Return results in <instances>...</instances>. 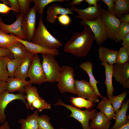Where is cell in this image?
<instances>
[{"mask_svg":"<svg viewBox=\"0 0 129 129\" xmlns=\"http://www.w3.org/2000/svg\"><path fill=\"white\" fill-rule=\"evenodd\" d=\"M82 31L74 33L64 45V51L79 57H86L95 40L94 34L89 27L84 26Z\"/></svg>","mask_w":129,"mask_h":129,"instance_id":"6da1fadb","label":"cell"},{"mask_svg":"<svg viewBox=\"0 0 129 129\" xmlns=\"http://www.w3.org/2000/svg\"><path fill=\"white\" fill-rule=\"evenodd\" d=\"M31 42L49 49H57L62 46V43L54 37L47 29L43 22L42 15L39 18Z\"/></svg>","mask_w":129,"mask_h":129,"instance_id":"7a4b0ae2","label":"cell"},{"mask_svg":"<svg viewBox=\"0 0 129 129\" xmlns=\"http://www.w3.org/2000/svg\"><path fill=\"white\" fill-rule=\"evenodd\" d=\"M42 65L47 81L50 83L58 82L59 80L61 67L52 54H42Z\"/></svg>","mask_w":129,"mask_h":129,"instance_id":"3957f363","label":"cell"},{"mask_svg":"<svg viewBox=\"0 0 129 129\" xmlns=\"http://www.w3.org/2000/svg\"><path fill=\"white\" fill-rule=\"evenodd\" d=\"M54 105L61 106L67 108L71 112L69 117L73 118L80 123L83 129H91L89 124V121L90 119L91 120L95 116L97 112L96 110L86 109L83 110L74 106L66 104L60 99Z\"/></svg>","mask_w":129,"mask_h":129,"instance_id":"277c9868","label":"cell"},{"mask_svg":"<svg viewBox=\"0 0 129 129\" xmlns=\"http://www.w3.org/2000/svg\"><path fill=\"white\" fill-rule=\"evenodd\" d=\"M75 73L74 69L71 67L63 65L60 78L57 86L60 92L74 94Z\"/></svg>","mask_w":129,"mask_h":129,"instance_id":"5b68a950","label":"cell"},{"mask_svg":"<svg viewBox=\"0 0 129 129\" xmlns=\"http://www.w3.org/2000/svg\"><path fill=\"white\" fill-rule=\"evenodd\" d=\"M100 16L108 38L115 41L121 22L114 14L104 9H102Z\"/></svg>","mask_w":129,"mask_h":129,"instance_id":"8992f818","label":"cell"},{"mask_svg":"<svg viewBox=\"0 0 129 129\" xmlns=\"http://www.w3.org/2000/svg\"><path fill=\"white\" fill-rule=\"evenodd\" d=\"M27 76L32 84L40 85L47 82L38 54L34 55L33 57L28 71Z\"/></svg>","mask_w":129,"mask_h":129,"instance_id":"52a82bcc","label":"cell"},{"mask_svg":"<svg viewBox=\"0 0 129 129\" xmlns=\"http://www.w3.org/2000/svg\"><path fill=\"white\" fill-rule=\"evenodd\" d=\"M80 23L82 26L87 25L89 27L94 34L95 40L100 46L107 39L108 36L101 16L94 21L82 20Z\"/></svg>","mask_w":129,"mask_h":129,"instance_id":"ba28073f","label":"cell"},{"mask_svg":"<svg viewBox=\"0 0 129 129\" xmlns=\"http://www.w3.org/2000/svg\"><path fill=\"white\" fill-rule=\"evenodd\" d=\"M74 92V94L94 103L99 102V96L96 94L89 82L85 80L75 79Z\"/></svg>","mask_w":129,"mask_h":129,"instance_id":"9c48e42d","label":"cell"},{"mask_svg":"<svg viewBox=\"0 0 129 129\" xmlns=\"http://www.w3.org/2000/svg\"><path fill=\"white\" fill-rule=\"evenodd\" d=\"M36 12L33 7L23 15L21 22L22 32L27 40L31 41L36 29Z\"/></svg>","mask_w":129,"mask_h":129,"instance_id":"30bf717a","label":"cell"},{"mask_svg":"<svg viewBox=\"0 0 129 129\" xmlns=\"http://www.w3.org/2000/svg\"><path fill=\"white\" fill-rule=\"evenodd\" d=\"M16 100L22 101L26 106V95L24 93H20L15 94L6 91L0 95V123L2 124L6 121L5 111L7 106L11 102Z\"/></svg>","mask_w":129,"mask_h":129,"instance_id":"8fae6325","label":"cell"},{"mask_svg":"<svg viewBox=\"0 0 129 129\" xmlns=\"http://www.w3.org/2000/svg\"><path fill=\"white\" fill-rule=\"evenodd\" d=\"M101 5L98 3L97 7L94 6H88L82 9H78L75 6L71 7L70 9L77 13L75 17L81 19L82 20L92 21L96 20L100 16L102 9Z\"/></svg>","mask_w":129,"mask_h":129,"instance_id":"7c38bea8","label":"cell"},{"mask_svg":"<svg viewBox=\"0 0 129 129\" xmlns=\"http://www.w3.org/2000/svg\"><path fill=\"white\" fill-rule=\"evenodd\" d=\"M16 15V20L11 24L7 25L0 22V30L5 33L13 34L19 39L27 40L22 28L21 22L23 15L17 13Z\"/></svg>","mask_w":129,"mask_h":129,"instance_id":"4fadbf2b","label":"cell"},{"mask_svg":"<svg viewBox=\"0 0 129 129\" xmlns=\"http://www.w3.org/2000/svg\"><path fill=\"white\" fill-rule=\"evenodd\" d=\"M113 76L116 82L123 84L124 88L129 87V63H115L113 65Z\"/></svg>","mask_w":129,"mask_h":129,"instance_id":"5bb4252c","label":"cell"},{"mask_svg":"<svg viewBox=\"0 0 129 129\" xmlns=\"http://www.w3.org/2000/svg\"><path fill=\"white\" fill-rule=\"evenodd\" d=\"M47 14L46 21L53 24L59 16L64 14L73 15L74 13L69 8L64 7L61 5L54 4L48 8Z\"/></svg>","mask_w":129,"mask_h":129,"instance_id":"9a60e30c","label":"cell"},{"mask_svg":"<svg viewBox=\"0 0 129 129\" xmlns=\"http://www.w3.org/2000/svg\"><path fill=\"white\" fill-rule=\"evenodd\" d=\"M16 40L24 45L29 52L34 54L39 53L47 54L55 56L59 54V50L58 49H51L46 48L27 40L21 39L17 38Z\"/></svg>","mask_w":129,"mask_h":129,"instance_id":"2e32d148","label":"cell"},{"mask_svg":"<svg viewBox=\"0 0 129 129\" xmlns=\"http://www.w3.org/2000/svg\"><path fill=\"white\" fill-rule=\"evenodd\" d=\"M6 82L7 86L6 91L9 93L18 91L20 93H24L25 86L32 84L29 80L14 77H9Z\"/></svg>","mask_w":129,"mask_h":129,"instance_id":"e0dca14e","label":"cell"},{"mask_svg":"<svg viewBox=\"0 0 129 129\" xmlns=\"http://www.w3.org/2000/svg\"><path fill=\"white\" fill-rule=\"evenodd\" d=\"M98 53V59L102 62H106L111 65L116 63L118 53L117 51L100 46L99 47Z\"/></svg>","mask_w":129,"mask_h":129,"instance_id":"ac0fdd59","label":"cell"},{"mask_svg":"<svg viewBox=\"0 0 129 129\" xmlns=\"http://www.w3.org/2000/svg\"><path fill=\"white\" fill-rule=\"evenodd\" d=\"M34 55L29 53L16 70L14 75V77L26 80L28 77V71Z\"/></svg>","mask_w":129,"mask_h":129,"instance_id":"d6986e66","label":"cell"},{"mask_svg":"<svg viewBox=\"0 0 129 129\" xmlns=\"http://www.w3.org/2000/svg\"><path fill=\"white\" fill-rule=\"evenodd\" d=\"M129 100L128 99L121 105V108L115 113V122L112 128H116L120 127L129 120V115H126L129 108Z\"/></svg>","mask_w":129,"mask_h":129,"instance_id":"ffe728a7","label":"cell"},{"mask_svg":"<svg viewBox=\"0 0 129 129\" xmlns=\"http://www.w3.org/2000/svg\"><path fill=\"white\" fill-rule=\"evenodd\" d=\"M101 64L105 68V83L107 88V95L110 99L113 96V94L114 90L112 83L113 65H110L106 62H102Z\"/></svg>","mask_w":129,"mask_h":129,"instance_id":"44dd1931","label":"cell"},{"mask_svg":"<svg viewBox=\"0 0 129 129\" xmlns=\"http://www.w3.org/2000/svg\"><path fill=\"white\" fill-rule=\"evenodd\" d=\"M111 122L103 113L97 112L91 120L90 127L91 129H108Z\"/></svg>","mask_w":129,"mask_h":129,"instance_id":"7402d4cb","label":"cell"},{"mask_svg":"<svg viewBox=\"0 0 129 129\" xmlns=\"http://www.w3.org/2000/svg\"><path fill=\"white\" fill-rule=\"evenodd\" d=\"M80 67L86 72L89 77L90 83L96 94L102 99L103 97L100 94L97 86V84L100 83L96 81L93 74L92 63L89 61L81 63L80 64Z\"/></svg>","mask_w":129,"mask_h":129,"instance_id":"603a6c76","label":"cell"},{"mask_svg":"<svg viewBox=\"0 0 129 129\" xmlns=\"http://www.w3.org/2000/svg\"><path fill=\"white\" fill-rule=\"evenodd\" d=\"M97 107L109 120L115 119V113L108 97H103L102 100L98 103Z\"/></svg>","mask_w":129,"mask_h":129,"instance_id":"cb8c5ba5","label":"cell"},{"mask_svg":"<svg viewBox=\"0 0 129 129\" xmlns=\"http://www.w3.org/2000/svg\"><path fill=\"white\" fill-rule=\"evenodd\" d=\"M38 116V112L36 110L28 115L26 119H20L18 122L21 125V129H39L37 120Z\"/></svg>","mask_w":129,"mask_h":129,"instance_id":"d4e9b609","label":"cell"},{"mask_svg":"<svg viewBox=\"0 0 129 129\" xmlns=\"http://www.w3.org/2000/svg\"><path fill=\"white\" fill-rule=\"evenodd\" d=\"M24 93L26 94V99L27 100L26 106L28 110H33L32 106V102L36 99L40 97L38 90L35 86L31 85L26 86L24 87Z\"/></svg>","mask_w":129,"mask_h":129,"instance_id":"484cf974","label":"cell"},{"mask_svg":"<svg viewBox=\"0 0 129 129\" xmlns=\"http://www.w3.org/2000/svg\"><path fill=\"white\" fill-rule=\"evenodd\" d=\"M8 48L13 54L14 59H24L29 53L24 45L18 41Z\"/></svg>","mask_w":129,"mask_h":129,"instance_id":"4316f807","label":"cell"},{"mask_svg":"<svg viewBox=\"0 0 129 129\" xmlns=\"http://www.w3.org/2000/svg\"><path fill=\"white\" fill-rule=\"evenodd\" d=\"M129 12V0H115L114 13L117 18H120L123 15Z\"/></svg>","mask_w":129,"mask_h":129,"instance_id":"83f0119b","label":"cell"},{"mask_svg":"<svg viewBox=\"0 0 129 129\" xmlns=\"http://www.w3.org/2000/svg\"><path fill=\"white\" fill-rule=\"evenodd\" d=\"M70 99L72 105L79 109L85 108L86 109H91L94 107V103L81 97H71Z\"/></svg>","mask_w":129,"mask_h":129,"instance_id":"f1b7e54d","label":"cell"},{"mask_svg":"<svg viewBox=\"0 0 129 129\" xmlns=\"http://www.w3.org/2000/svg\"><path fill=\"white\" fill-rule=\"evenodd\" d=\"M17 38L13 34H8L0 30V47L8 48L18 41Z\"/></svg>","mask_w":129,"mask_h":129,"instance_id":"f546056e","label":"cell"},{"mask_svg":"<svg viewBox=\"0 0 129 129\" xmlns=\"http://www.w3.org/2000/svg\"><path fill=\"white\" fill-rule=\"evenodd\" d=\"M24 58L20 59H10V57H6L9 77H14V74L16 70L21 64Z\"/></svg>","mask_w":129,"mask_h":129,"instance_id":"4dcf8cb0","label":"cell"},{"mask_svg":"<svg viewBox=\"0 0 129 129\" xmlns=\"http://www.w3.org/2000/svg\"><path fill=\"white\" fill-rule=\"evenodd\" d=\"M66 1L65 0H32L34 3L33 7L36 12L40 16L44 12L45 7L48 5L52 3L58 2H62Z\"/></svg>","mask_w":129,"mask_h":129,"instance_id":"1f68e13d","label":"cell"},{"mask_svg":"<svg viewBox=\"0 0 129 129\" xmlns=\"http://www.w3.org/2000/svg\"><path fill=\"white\" fill-rule=\"evenodd\" d=\"M128 93V92L126 91H124L121 94L116 96H113L111 98L109 99L115 113L120 109L122 102L126 97Z\"/></svg>","mask_w":129,"mask_h":129,"instance_id":"d6a6232c","label":"cell"},{"mask_svg":"<svg viewBox=\"0 0 129 129\" xmlns=\"http://www.w3.org/2000/svg\"><path fill=\"white\" fill-rule=\"evenodd\" d=\"M129 50L125 47L120 48L118 51L116 63L119 64H123L129 62Z\"/></svg>","mask_w":129,"mask_h":129,"instance_id":"836d02e7","label":"cell"},{"mask_svg":"<svg viewBox=\"0 0 129 129\" xmlns=\"http://www.w3.org/2000/svg\"><path fill=\"white\" fill-rule=\"evenodd\" d=\"M32 106L38 112H41L45 109L51 108V105L48 103L41 97L37 98L32 102Z\"/></svg>","mask_w":129,"mask_h":129,"instance_id":"e575fe53","label":"cell"},{"mask_svg":"<svg viewBox=\"0 0 129 129\" xmlns=\"http://www.w3.org/2000/svg\"><path fill=\"white\" fill-rule=\"evenodd\" d=\"M129 33V22H121L119 30L117 33L115 41L116 42H121Z\"/></svg>","mask_w":129,"mask_h":129,"instance_id":"d590c367","label":"cell"},{"mask_svg":"<svg viewBox=\"0 0 129 129\" xmlns=\"http://www.w3.org/2000/svg\"><path fill=\"white\" fill-rule=\"evenodd\" d=\"M39 129H54L50 122V118L44 114L39 116L38 118Z\"/></svg>","mask_w":129,"mask_h":129,"instance_id":"8d00e7d4","label":"cell"},{"mask_svg":"<svg viewBox=\"0 0 129 129\" xmlns=\"http://www.w3.org/2000/svg\"><path fill=\"white\" fill-rule=\"evenodd\" d=\"M9 77L6 57L0 58V81L6 82Z\"/></svg>","mask_w":129,"mask_h":129,"instance_id":"74e56055","label":"cell"},{"mask_svg":"<svg viewBox=\"0 0 129 129\" xmlns=\"http://www.w3.org/2000/svg\"><path fill=\"white\" fill-rule=\"evenodd\" d=\"M20 6V13L23 15L26 14L30 8L32 0H18Z\"/></svg>","mask_w":129,"mask_h":129,"instance_id":"f35d334b","label":"cell"},{"mask_svg":"<svg viewBox=\"0 0 129 129\" xmlns=\"http://www.w3.org/2000/svg\"><path fill=\"white\" fill-rule=\"evenodd\" d=\"M57 18L60 24L64 26L69 25L71 22V18L67 14L60 15L57 17Z\"/></svg>","mask_w":129,"mask_h":129,"instance_id":"ab89813d","label":"cell"},{"mask_svg":"<svg viewBox=\"0 0 129 129\" xmlns=\"http://www.w3.org/2000/svg\"><path fill=\"white\" fill-rule=\"evenodd\" d=\"M102 1L108 6V11L110 13L114 14L115 0H102Z\"/></svg>","mask_w":129,"mask_h":129,"instance_id":"60d3db41","label":"cell"},{"mask_svg":"<svg viewBox=\"0 0 129 129\" xmlns=\"http://www.w3.org/2000/svg\"><path fill=\"white\" fill-rule=\"evenodd\" d=\"M10 3L12 10L16 12H20V5L18 0H8Z\"/></svg>","mask_w":129,"mask_h":129,"instance_id":"b9f144b4","label":"cell"},{"mask_svg":"<svg viewBox=\"0 0 129 129\" xmlns=\"http://www.w3.org/2000/svg\"><path fill=\"white\" fill-rule=\"evenodd\" d=\"M12 54L8 48L0 47V58L10 57Z\"/></svg>","mask_w":129,"mask_h":129,"instance_id":"7bdbcfd3","label":"cell"},{"mask_svg":"<svg viewBox=\"0 0 129 129\" xmlns=\"http://www.w3.org/2000/svg\"><path fill=\"white\" fill-rule=\"evenodd\" d=\"M11 10H12L11 7H9L3 3H0V13L7 14Z\"/></svg>","mask_w":129,"mask_h":129,"instance_id":"ee69618b","label":"cell"},{"mask_svg":"<svg viewBox=\"0 0 129 129\" xmlns=\"http://www.w3.org/2000/svg\"><path fill=\"white\" fill-rule=\"evenodd\" d=\"M122 41L121 46L125 47L129 50V33L123 39Z\"/></svg>","mask_w":129,"mask_h":129,"instance_id":"f6af8a7d","label":"cell"},{"mask_svg":"<svg viewBox=\"0 0 129 129\" xmlns=\"http://www.w3.org/2000/svg\"><path fill=\"white\" fill-rule=\"evenodd\" d=\"M85 1L84 0H70L66 4L67 6H71L75 5H80L82 2Z\"/></svg>","mask_w":129,"mask_h":129,"instance_id":"bcb514c9","label":"cell"},{"mask_svg":"<svg viewBox=\"0 0 129 129\" xmlns=\"http://www.w3.org/2000/svg\"><path fill=\"white\" fill-rule=\"evenodd\" d=\"M7 86L6 82L0 81V95L6 91Z\"/></svg>","mask_w":129,"mask_h":129,"instance_id":"7dc6e473","label":"cell"},{"mask_svg":"<svg viewBox=\"0 0 129 129\" xmlns=\"http://www.w3.org/2000/svg\"><path fill=\"white\" fill-rule=\"evenodd\" d=\"M120 19L121 22H129V14L126 13L123 15Z\"/></svg>","mask_w":129,"mask_h":129,"instance_id":"c3c4849f","label":"cell"},{"mask_svg":"<svg viewBox=\"0 0 129 129\" xmlns=\"http://www.w3.org/2000/svg\"><path fill=\"white\" fill-rule=\"evenodd\" d=\"M100 1L99 0H86L85 1L87 3L89 6H94L97 7V2Z\"/></svg>","mask_w":129,"mask_h":129,"instance_id":"681fc988","label":"cell"},{"mask_svg":"<svg viewBox=\"0 0 129 129\" xmlns=\"http://www.w3.org/2000/svg\"><path fill=\"white\" fill-rule=\"evenodd\" d=\"M0 129H11L8 122L6 121L1 125H0Z\"/></svg>","mask_w":129,"mask_h":129,"instance_id":"f907efd6","label":"cell"},{"mask_svg":"<svg viewBox=\"0 0 129 129\" xmlns=\"http://www.w3.org/2000/svg\"><path fill=\"white\" fill-rule=\"evenodd\" d=\"M110 129H129V120L122 126L116 128H111Z\"/></svg>","mask_w":129,"mask_h":129,"instance_id":"816d5d0a","label":"cell"},{"mask_svg":"<svg viewBox=\"0 0 129 129\" xmlns=\"http://www.w3.org/2000/svg\"><path fill=\"white\" fill-rule=\"evenodd\" d=\"M3 2V3L7 5H11L10 4L8 0H1Z\"/></svg>","mask_w":129,"mask_h":129,"instance_id":"f5cc1de1","label":"cell"},{"mask_svg":"<svg viewBox=\"0 0 129 129\" xmlns=\"http://www.w3.org/2000/svg\"><path fill=\"white\" fill-rule=\"evenodd\" d=\"M64 129L63 128H60L59 129Z\"/></svg>","mask_w":129,"mask_h":129,"instance_id":"db71d44e","label":"cell"},{"mask_svg":"<svg viewBox=\"0 0 129 129\" xmlns=\"http://www.w3.org/2000/svg\"><path fill=\"white\" fill-rule=\"evenodd\" d=\"M2 21L1 18L0 17V22Z\"/></svg>","mask_w":129,"mask_h":129,"instance_id":"11a10c76","label":"cell"}]
</instances>
